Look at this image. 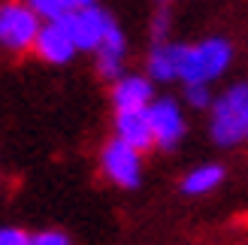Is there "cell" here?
I'll return each mask as SVG.
<instances>
[{
    "mask_svg": "<svg viewBox=\"0 0 248 245\" xmlns=\"http://www.w3.org/2000/svg\"><path fill=\"white\" fill-rule=\"evenodd\" d=\"M209 137L221 149H236L248 142V82H233L212 97Z\"/></svg>",
    "mask_w": 248,
    "mask_h": 245,
    "instance_id": "cell-1",
    "label": "cell"
},
{
    "mask_svg": "<svg viewBox=\"0 0 248 245\" xmlns=\"http://www.w3.org/2000/svg\"><path fill=\"white\" fill-rule=\"evenodd\" d=\"M233 64V43L227 36H206L200 43H185L182 67H179V82H203L212 85L218 82Z\"/></svg>",
    "mask_w": 248,
    "mask_h": 245,
    "instance_id": "cell-2",
    "label": "cell"
},
{
    "mask_svg": "<svg viewBox=\"0 0 248 245\" xmlns=\"http://www.w3.org/2000/svg\"><path fill=\"white\" fill-rule=\"evenodd\" d=\"M43 18L28 0H3L0 3V48L12 55L33 52Z\"/></svg>",
    "mask_w": 248,
    "mask_h": 245,
    "instance_id": "cell-3",
    "label": "cell"
},
{
    "mask_svg": "<svg viewBox=\"0 0 248 245\" xmlns=\"http://www.w3.org/2000/svg\"><path fill=\"white\" fill-rule=\"evenodd\" d=\"M100 173L121 191H133L142 182V152L121 137H112L100 149Z\"/></svg>",
    "mask_w": 248,
    "mask_h": 245,
    "instance_id": "cell-4",
    "label": "cell"
},
{
    "mask_svg": "<svg viewBox=\"0 0 248 245\" xmlns=\"http://www.w3.org/2000/svg\"><path fill=\"white\" fill-rule=\"evenodd\" d=\"M148 121H152L155 145L164 152H172L188 133V118H185V106L176 97H155L148 103Z\"/></svg>",
    "mask_w": 248,
    "mask_h": 245,
    "instance_id": "cell-5",
    "label": "cell"
},
{
    "mask_svg": "<svg viewBox=\"0 0 248 245\" xmlns=\"http://www.w3.org/2000/svg\"><path fill=\"white\" fill-rule=\"evenodd\" d=\"M76 52H79V46L73 40L67 21L64 18H43V28L33 43V55L52 67H64L76 58Z\"/></svg>",
    "mask_w": 248,
    "mask_h": 245,
    "instance_id": "cell-6",
    "label": "cell"
},
{
    "mask_svg": "<svg viewBox=\"0 0 248 245\" xmlns=\"http://www.w3.org/2000/svg\"><path fill=\"white\" fill-rule=\"evenodd\" d=\"M64 21L73 33V40H76V46H79V52H94L103 43V36L109 33V28L115 24V18L100 3H88L76 12H70V15H64Z\"/></svg>",
    "mask_w": 248,
    "mask_h": 245,
    "instance_id": "cell-7",
    "label": "cell"
},
{
    "mask_svg": "<svg viewBox=\"0 0 248 245\" xmlns=\"http://www.w3.org/2000/svg\"><path fill=\"white\" fill-rule=\"evenodd\" d=\"M94 70L103 82H115L121 73H124V64H127V36L118 24L109 28V33L103 36V43L94 48Z\"/></svg>",
    "mask_w": 248,
    "mask_h": 245,
    "instance_id": "cell-8",
    "label": "cell"
},
{
    "mask_svg": "<svg viewBox=\"0 0 248 245\" xmlns=\"http://www.w3.org/2000/svg\"><path fill=\"white\" fill-rule=\"evenodd\" d=\"M155 100V79L140 76V73H121V76L112 82V106L115 112L121 109H145Z\"/></svg>",
    "mask_w": 248,
    "mask_h": 245,
    "instance_id": "cell-9",
    "label": "cell"
},
{
    "mask_svg": "<svg viewBox=\"0 0 248 245\" xmlns=\"http://www.w3.org/2000/svg\"><path fill=\"white\" fill-rule=\"evenodd\" d=\"M182 55H185V43H152L145 55V73L155 82H179V67H182Z\"/></svg>",
    "mask_w": 248,
    "mask_h": 245,
    "instance_id": "cell-10",
    "label": "cell"
},
{
    "mask_svg": "<svg viewBox=\"0 0 248 245\" xmlns=\"http://www.w3.org/2000/svg\"><path fill=\"white\" fill-rule=\"evenodd\" d=\"M115 137H121L124 142H130L133 149H140V152L152 149L155 133H152V121H148V106L115 112Z\"/></svg>",
    "mask_w": 248,
    "mask_h": 245,
    "instance_id": "cell-11",
    "label": "cell"
},
{
    "mask_svg": "<svg viewBox=\"0 0 248 245\" xmlns=\"http://www.w3.org/2000/svg\"><path fill=\"white\" fill-rule=\"evenodd\" d=\"M224 176H227V169L221 164H200V167H194L191 173H185L182 194H188V197H206V194H212L215 188H221Z\"/></svg>",
    "mask_w": 248,
    "mask_h": 245,
    "instance_id": "cell-12",
    "label": "cell"
},
{
    "mask_svg": "<svg viewBox=\"0 0 248 245\" xmlns=\"http://www.w3.org/2000/svg\"><path fill=\"white\" fill-rule=\"evenodd\" d=\"M28 3L40 12V18H64L88 3H97V0H28Z\"/></svg>",
    "mask_w": 248,
    "mask_h": 245,
    "instance_id": "cell-13",
    "label": "cell"
},
{
    "mask_svg": "<svg viewBox=\"0 0 248 245\" xmlns=\"http://www.w3.org/2000/svg\"><path fill=\"white\" fill-rule=\"evenodd\" d=\"M170 24H172L170 3H160V6L152 12V18H148V40H152V43L170 40Z\"/></svg>",
    "mask_w": 248,
    "mask_h": 245,
    "instance_id": "cell-14",
    "label": "cell"
},
{
    "mask_svg": "<svg viewBox=\"0 0 248 245\" xmlns=\"http://www.w3.org/2000/svg\"><path fill=\"white\" fill-rule=\"evenodd\" d=\"M182 100L191 109H209L212 106V85H203V82L182 85Z\"/></svg>",
    "mask_w": 248,
    "mask_h": 245,
    "instance_id": "cell-15",
    "label": "cell"
},
{
    "mask_svg": "<svg viewBox=\"0 0 248 245\" xmlns=\"http://www.w3.org/2000/svg\"><path fill=\"white\" fill-rule=\"evenodd\" d=\"M28 245H73V239L64 230H36L28 233Z\"/></svg>",
    "mask_w": 248,
    "mask_h": 245,
    "instance_id": "cell-16",
    "label": "cell"
},
{
    "mask_svg": "<svg viewBox=\"0 0 248 245\" xmlns=\"http://www.w3.org/2000/svg\"><path fill=\"white\" fill-rule=\"evenodd\" d=\"M0 245H28V233L21 227H0Z\"/></svg>",
    "mask_w": 248,
    "mask_h": 245,
    "instance_id": "cell-17",
    "label": "cell"
},
{
    "mask_svg": "<svg viewBox=\"0 0 248 245\" xmlns=\"http://www.w3.org/2000/svg\"><path fill=\"white\" fill-rule=\"evenodd\" d=\"M157 3H172V0H157Z\"/></svg>",
    "mask_w": 248,
    "mask_h": 245,
    "instance_id": "cell-18",
    "label": "cell"
}]
</instances>
